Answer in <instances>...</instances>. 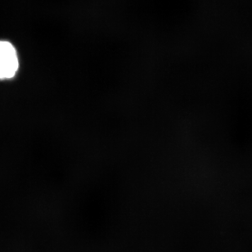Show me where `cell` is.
Instances as JSON below:
<instances>
[{"instance_id": "cell-1", "label": "cell", "mask_w": 252, "mask_h": 252, "mask_svg": "<svg viewBox=\"0 0 252 252\" xmlns=\"http://www.w3.org/2000/svg\"><path fill=\"white\" fill-rule=\"evenodd\" d=\"M19 68L17 51L12 44L0 41V80L14 77Z\"/></svg>"}]
</instances>
